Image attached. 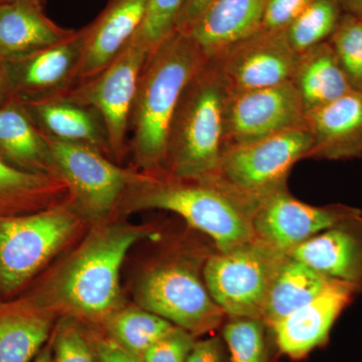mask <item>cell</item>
<instances>
[{
    "label": "cell",
    "instance_id": "cell-1",
    "mask_svg": "<svg viewBox=\"0 0 362 362\" xmlns=\"http://www.w3.org/2000/svg\"><path fill=\"white\" fill-rule=\"evenodd\" d=\"M206 59L188 33L175 30L145 62L130 123L135 160L144 173H163L181 95Z\"/></svg>",
    "mask_w": 362,
    "mask_h": 362
},
{
    "label": "cell",
    "instance_id": "cell-2",
    "mask_svg": "<svg viewBox=\"0 0 362 362\" xmlns=\"http://www.w3.org/2000/svg\"><path fill=\"white\" fill-rule=\"evenodd\" d=\"M230 93L218 59H206L181 95L162 173L177 180H218Z\"/></svg>",
    "mask_w": 362,
    "mask_h": 362
},
{
    "label": "cell",
    "instance_id": "cell-3",
    "mask_svg": "<svg viewBox=\"0 0 362 362\" xmlns=\"http://www.w3.org/2000/svg\"><path fill=\"white\" fill-rule=\"evenodd\" d=\"M126 209H162L181 216L211 238L225 252L256 238L252 218L259 202L233 192L220 180H177L164 173H147L133 188Z\"/></svg>",
    "mask_w": 362,
    "mask_h": 362
},
{
    "label": "cell",
    "instance_id": "cell-4",
    "mask_svg": "<svg viewBox=\"0 0 362 362\" xmlns=\"http://www.w3.org/2000/svg\"><path fill=\"white\" fill-rule=\"evenodd\" d=\"M148 235L145 228L122 225L95 233L49 288L51 300L74 315L105 321L116 311L126 255Z\"/></svg>",
    "mask_w": 362,
    "mask_h": 362
},
{
    "label": "cell",
    "instance_id": "cell-5",
    "mask_svg": "<svg viewBox=\"0 0 362 362\" xmlns=\"http://www.w3.org/2000/svg\"><path fill=\"white\" fill-rule=\"evenodd\" d=\"M77 225V211L64 204L0 216V298L7 299L23 290L70 239Z\"/></svg>",
    "mask_w": 362,
    "mask_h": 362
},
{
    "label": "cell",
    "instance_id": "cell-6",
    "mask_svg": "<svg viewBox=\"0 0 362 362\" xmlns=\"http://www.w3.org/2000/svg\"><path fill=\"white\" fill-rule=\"evenodd\" d=\"M287 256L256 237L207 257L204 281L226 319L261 320L272 283Z\"/></svg>",
    "mask_w": 362,
    "mask_h": 362
},
{
    "label": "cell",
    "instance_id": "cell-7",
    "mask_svg": "<svg viewBox=\"0 0 362 362\" xmlns=\"http://www.w3.org/2000/svg\"><path fill=\"white\" fill-rule=\"evenodd\" d=\"M199 265L173 259L150 269L136 288L138 303L195 337L220 327L226 315L209 294Z\"/></svg>",
    "mask_w": 362,
    "mask_h": 362
},
{
    "label": "cell",
    "instance_id": "cell-8",
    "mask_svg": "<svg viewBox=\"0 0 362 362\" xmlns=\"http://www.w3.org/2000/svg\"><path fill=\"white\" fill-rule=\"evenodd\" d=\"M58 177L64 181L77 214L99 221L125 202L147 173L116 165L108 156L84 145L47 137Z\"/></svg>",
    "mask_w": 362,
    "mask_h": 362
},
{
    "label": "cell",
    "instance_id": "cell-9",
    "mask_svg": "<svg viewBox=\"0 0 362 362\" xmlns=\"http://www.w3.org/2000/svg\"><path fill=\"white\" fill-rule=\"evenodd\" d=\"M311 144L310 133L302 127L259 141L226 146L221 154L218 180L259 204L288 187L293 166L307 159Z\"/></svg>",
    "mask_w": 362,
    "mask_h": 362
},
{
    "label": "cell",
    "instance_id": "cell-10",
    "mask_svg": "<svg viewBox=\"0 0 362 362\" xmlns=\"http://www.w3.org/2000/svg\"><path fill=\"white\" fill-rule=\"evenodd\" d=\"M149 54L131 40L122 54L94 78L78 83L65 96L94 109L103 120L112 156L122 158L140 76Z\"/></svg>",
    "mask_w": 362,
    "mask_h": 362
},
{
    "label": "cell",
    "instance_id": "cell-11",
    "mask_svg": "<svg viewBox=\"0 0 362 362\" xmlns=\"http://www.w3.org/2000/svg\"><path fill=\"white\" fill-rule=\"evenodd\" d=\"M306 127L301 98L291 81L273 87L232 92L225 112V147L247 144Z\"/></svg>",
    "mask_w": 362,
    "mask_h": 362
},
{
    "label": "cell",
    "instance_id": "cell-12",
    "mask_svg": "<svg viewBox=\"0 0 362 362\" xmlns=\"http://www.w3.org/2000/svg\"><path fill=\"white\" fill-rule=\"evenodd\" d=\"M361 211L341 204L311 206L293 197L287 187L259 202L252 226L257 238L290 255L317 233Z\"/></svg>",
    "mask_w": 362,
    "mask_h": 362
},
{
    "label": "cell",
    "instance_id": "cell-13",
    "mask_svg": "<svg viewBox=\"0 0 362 362\" xmlns=\"http://www.w3.org/2000/svg\"><path fill=\"white\" fill-rule=\"evenodd\" d=\"M299 54L285 30H259L216 58L232 92L273 87L291 81Z\"/></svg>",
    "mask_w": 362,
    "mask_h": 362
},
{
    "label": "cell",
    "instance_id": "cell-14",
    "mask_svg": "<svg viewBox=\"0 0 362 362\" xmlns=\"http://www.w3.org/2000/svg\"><path fill=\"white\" fill-rule=\"evenodd\" d=\"M357 294L351 286L331 280L313 300L269 328L279 354L300 361L325 346L337 319Z\"/></svg>",
    "mask_w": 362,
    "mask_h": 362
},
{
    "label": "cell",
    "instance_id": "cell-15",
    "mask_svg": "<svg viewBox=\"0 0 362 362\" xmlns=\"http://www.w3.org/2000/svg\"><path fill=\"white\" fill-rule=\"evenodd\" d=\"M82 52L78 30L61 44L26 58L6 61L13 99L28 102L65 96L80 82Z\"/></svg>",
    "mask_w": 362,
    "mask_h": 362
},
{
    "label": "cell",
    "instance_id": "cell-16",
    "mask_svg": "<svg viewBox=\"0 0 362 362\" xmlns=\"http://www.w3.org/2000/svg\"><path fill=\"white\" fill-rule=\"evenodd\" d=\"M148 0H109L83 37L80 82L90 80L111 65L130 44L141 26Z\"/></svg>",
    "mask_w": 362,
    "mask_h": 362
},
{
    "label": "cell",
    "instance_id": "cell-17",
    "mask_svg": "<svg viewBox=\"0 0 362 362\" xmlns=\"http://www.w3.org/2000/svg\"><path fill=\"white\" fill-rule=\"evenodd\" d=\"M300 259L324 277L362 292V211L317 233L293 250Z\"/></svg>",
    "mask_w": 362,
    "mask_h": 362
},
{
    "label": "cell",
    "instance_id": "cell-18",
    "mask_svg": "<svg viewBox=\"0 0 362 362\" xmlns=\"http://www.w3.org/2000/svg\"><path fill=\"white\" fill-rule=\"evenodd\" d=\"M312 144L307 159L350 160L362 157V95H346L306 115Z\"/></svg>",
    "mask_w": 362,
    "mask_h": 362
},
{
    "label": "cell",
    "instance_id": "cell-19",
    "mask_svg": "<svg viewBox=\"0 0 362 362\" xmlns=\"http://www.w3.org/2000/svg\"><path fill=\"white\" fill-rule=\"evenodd\" d=\"M75 33L47 16L45 0H9L0 6V59L4 61L26 58Z\"/></svg>",
    "mask_w": 362,
    "mask_h": 362
},
{
    "label": "cell",
    "instance_id": "cell-20",
    "mask_svg": "<svg viewBox=\"0 0 362 362\" xmlns=\"http://www.w3.org/2000/svg\"><path fill=\"white\" fill-rule=\"evenodd\" d=\"M21 103L37 128L47 137L84 145L106 156H113L103 120L90 107L66 96Z\"/></svg>",
    "mask_w": 362,
    "mask_h": 362
},
{
    "label": "cell",
    "instance_id": "cell-21",
    "mask_svg": "<svg viewBox=\"0 0 362 362\" xmlns=\"http://www.w3.org/2000/svg\"><path fill=\"white\" fill-rule=\"evenodd\" d=\"M268 0H214L187 33L206 59L261 28Z\"/></svg>",
    "mask_w": 362,
    "mask_h": 362
},
{
    "label": "cell",
    "instance_id": "cell-22",
    "mask_svg": "<svg viewBox=\"0 0 362 362\" xmlns=\"http://www.w3.org/2000/svg\"><path fill=\"white\" fill-rule=\"evenodd\" d=\"M0 156L23 170L58 177L47 138L18 100L0 106Z\"/></svg>",
    "mask_w": 362,
    "mask_h": 362
},
{
    "label": "cell",
    "instance_id": "cell-23",
    "mask_svg": "<svg viewBox=\"0 0 362 362\" xmlns=\"http://www.w3.org/2000/svg\"><path fill=\"white\" fill-rule=\"evenodd\" d=\"M52 327L51 316L30 297L0 303V362H32Z\"/></svg>",
    "mask_w": 362,
    "mask_h": 362
},
{
    "label": "cell",
    "instance_id": "cell-24",
    "mask_svg": "<svg viewBox=\"0 0 362 362\" xmlns=\"http://www.w3.org/2000/svg\"><path fill=\"white\" fill-rule=\"evenodd\" d=\"M291 82L301 98L305 116L351 92L328 42L299 54Z\"/></svg>",
    "mask_w": 362,
    "mask_h": 362
},
{
    "label": "cell",
    "instance_id": "cell-25",
    "mask_svg": "<svg viewBox=\"0 0 362 362\" xmlns=\"http://www.w3.org/2000/svg\"><path fill=\"white\" fill-rule=\"evenodd\" d=\"M330 281L307 264L288 255L269 290L262 313V322L270 328L313 300Z\"/></svg>",
    "mask_w": 362,
    "mask_h": 362
},
{
    "label": "cell",
    "instance_id": "cell-26",
    "mask_svg": "<svg viewBox=\"0 0 362 362\" xmlns=\"http://www.w3.org/2000/svg\"><path fill=\"white\" fill-rule=\"evenodd\" d=\"M65 189L68 188L59 178L23 170L0 156V216L54 206L52 199Z\"/></svg>",
    "mask_w": 362,
    "mask_h": 362
},
{
    "label": "cell",
    "instance_id": "cell-27",
    "mask_svg": "<svg viewBox=\"0 0 362 362\" xmlns=\"http://www.w3.org/2000/svg\"><path fill=\"white\" fill-rule=\"evenodd\" d=\"M104 324L107 337L139 358L152 344L175 327L143 308L114 311L105 319Z\"/></svg>",
    "mask_w": 362,
    "mask_h": 362
},
{
    "label": "cell",
    "instance_id": "cell-28",
    "mask_svg": "<svg viewBox=\"0 0 362 362\" xmlns=\"http://www.w3.org/2000/svg\"><path fill=\"white\" fill-rule=\"evenodd\" d=\"M223 338L230 362H279L271 331L258 319H226Z\"/></svg>",
    "mask_w": 362,
    "mask_h": 362
},
{
    "label": "cell",
    "instance_id": "cell-29",
    "mask_svg": "<svg viewBox=\"0 0 362 362\" xmlns=\"http://www.w3.org/2000/svg\"><path fill=\"white\" fill-rule=\"evenodd\" d=\"M343 13L341 0H312L285 30L290 45L298 54H302L314 45L327 42Z\"/></svg>",
    "mask_w": 362,
    "mask_h": 362
},
{
    "label": "cell",
    "instance_id": "cell-30",
    "mask_svg": "<svg viewBox=\"0 0 362 362\" xmlns=\"http://www.w3.org/2000/svg\"><path fill=\"white\" fill-rule=\"evenodd\" d=\"M352 92L362 95V20L344 13L327 40Z\"/></svg>",
    "mask_w": 362,
    "mask_h": 362
},
{
    "label": "cell",
    "instance_id": "cell-31",
    "mask_svg": "<svg viewBox=\"0 0 362 362\" xmlns=\"http://www.w3.org/2000/svg\"><path fill=\"white\" fill-rule=\"evenodd\" d=\"M185 0H148L146 13L133 40L148 54L175 32V23Z\"/></svg>",
    "mask_w": 362,
    "mask_h": 362
},
{
    "label": "cell",
    "instance_id": "cell-32",
    "mask_svg": "<svg viewBox=\"0 0 362 362\" xmlns=\"http://www.w3.org/2000/svg\"><path fill=\"white\" fill-rule=\"evenodd\" d=\"M52 338V362H99L92 335L78 324L61 323Z\"/></svg>",
    "mask_w": 362,
    "mask_h": 362
},
{
    "label": "cell",
    "instance_id": "cell-33",
    "mask_svg": "<svg viewBox=\"0 0 362 362\" xmlns=\"http://www.w3.org/2000/svg\"><path fill=\"white\" fill-rule=\"evenodd\" d=\"M197 337L175 326L152 344L141 356L142 362H185L197 343Z\"/></svg>",
    "mask_w": 362,
    "mask_h": 362
},
{
    "label": "cell",
    "instance_id": "cell-34",
    "mask_svg": "<svg viewBox=\"0 0 362 362\" xmlns=\"http://www.w3.org/2000/svg\"><path fill=\"white\" fill-rule=\"evenodd\" d=\"M312 0H268L262 21L264 30H286Z\"/></svg>",
    "mask_w": 362,
    "mask_h": 362
},
{
    "label": "cell",
    "instance_id": "cell-35",
    "mask_svg": "<svg viewBox=\"0 0 362 362\" xmlns=\"http://www.w3.org/2000/svg\"><path fill=\"white\" fill-rule=\"evenodd\" d=\"M185 362H228L223 340L211 337L197 341Z\"/></svg>",
    "mask_w": 362,
    "mask_h": 362
},
{
    "label": "cell",
    "instance_id": "cell-36",
    "mask_svg": "<svg viewBox=\"0 0 362 362\" xmlns=\"http://www.w3.org/2000/svg\"><path fill=\"white\" fill-rule=\"evenodd\" d=\"M99 362H142L141 358L130 354L106 334L92 335Z\"/></svg>",
    "mask_w": 362,
    "mask_h": 362
},
{
    "label": "cell",
    "instance_id": "cell-37",
    "mask_svg": "<svg viewBox=\"0 0 362 362\" xmlns=\"http://www.w3.org/2000/svg\"><path fill=\"white\" fill-rule=\"evenodd\" d=\"M213 1L214 0H185L176 20L175 30L187 33Z\"/></svg>",
    "mask_w": 362,
    "mask_h": 362
},
{
    "label": "cell",
    "instance_id": "cell-38",
    "mask_svg": "<svg viewBox=\"0 0 362 362\" xmlns=\"http://www.w3.org/2000/svg\"><path fill=\"white\" fill-rule=\"evenodd\" d=\"M13 99L6 62L0 59V106Z\"/></svg>",
    "mask_w": 362,
    "mask_h": 362
},
{
    "label": "cell",
    "instance_id": "cell-39",
    "mask_svg": "<svg viewBox=\"0 0 362 362\" xmlns=\"http://www.w3.org/2000/svg\"><path fill=\"white\" fill-rule=\"evenodd\" d=\"M344 13L352 14L362 20V0H341Z\"/></svg>",
    "mask_w": 362,
    "mask_h": 362
},
{
    "label": "cell",
    "instance_id": "cell-40",
    "mask_svg": "<svg viewBox=\"0 0 362 362\" xmlns=\"http://www.w3.org/2000/svg\"><path fill=\"white\" fill-rule=\"evenodd\" d=\"M32 362H52V342L45 344Z\"/></svg>",
    "mask_w": 362,
    "mask_h": 362
},
{
    "label": "cell",
    "instance_id": "cell-41",
    "mask_svg": "<svg viewBox=\"0 0 362 362\" xmlns=\"http://www.w3.org/2000/svg\"><path fill=\"white\" fill-rule=\"evenodd\" d=\"M7 1H9V0H0V6H1V4H6Z\"/></svg>",
    "mask_w": 362,
    "mask_h": 362
}]
</instances>
